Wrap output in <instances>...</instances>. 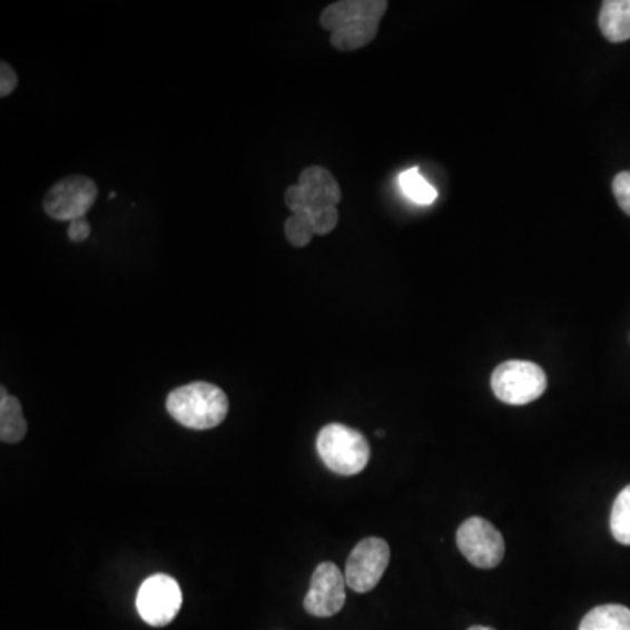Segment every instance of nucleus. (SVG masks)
<instances>
[{"label":"nucleus","mask_w":630,"mask_h":630,"mask_svg":"<svg viewBox=\"0 0 630 630\" xmlns=\"http://www.w3.org/2000/svg\"><path fill=\"white\" fill-rule=\"evenodd\" d=\"M387 8L385 0H342L324 9L321 27L332 33L336 50H361L377 38Z\"/></svg>","instance_id":"nucleus-1"},{"label":"nucleus","mask_w":630,"mask_h":630,"mask_svg":"<svg viewBox=\"0 0 630 630\" xmlns=\"http://www.w3.org/2000/svg\"><path fill=\"white\" fill-rule=\"evenodd\" d=\"M167 410L174 421L195 431L213 430L228 415L225 391L209 382H193L177 387L167 397Z\"/></svg>","instance_id":"nucleus-2"},{"label":"nucleus","mask_w":630,"mask_h":630,"mask_svg":"<svg viewBox=\"0 0 630 630\" xmlns=\"http://www.w3.org/2000/svg\"><path fill=\"white\" fill-rule=\"evenodd\" d=\"M315 446L323 463L336 475H357L370 461L368 440L360 431L344 424L324 426Z\"/></svg>","instance_id":"nucleus-3"},{"label":"nucleus","mask_w":630,"mask_h":630,"mask_svg":"<svg viewBox=\"0 0 630 630\" xmlns=\"http://www.w3.org/2000/svg\"><path fill=\"white\" fill-rule=\"evenodd\" d=\"M547 373L531 361H506L492 373V393L506 405H528L547 391Z\"/></svg>","instance_id":"nucleus-4"},{"label":"nucleus","mask_w":630,"mask_h":630,"mask_svg":"<svg viewBox=\"0 0 630 630\" xmlns=\"http://www.w3.org/2000/svg\"><path fill=\"white\" fill-rule=\"evenodd\" d=\"M287 209L293 213L314 214L336 207L342 200V189L333 174L323 167H307L299 174L298 185L289 186L284 195Z\"/></svg>","instance_id":"nucleus-5"},{"label":"nucleus","mask_w":630,"mask_h":630,"mask_svg":"<svg viewBox=\"0 0 630 630\" xmlns=\"http://www.w3.org/2000/svg\"><path fill=\"white\" fill-rule=\"evenodd\" d=\"M99 197V188L87 176H70L58 180L46 193L45 213L55 222H75L87 217L95 200Z\"/></svg>","instance_id":"nucleus-6"},{"label":"nucleus","mask_w":630,"mask_h":630,"mask_svg":"<svg viewBox=\"0 0 630 630\" xmlns=\"http://www.w3.org/2000/svg\"><path fill=\"white\" fill-rule=\"evenodd\" d=\"M183 604L179 583L168 574H152L140 585L137 593V611L151 627H165L173 622Z\"/></svg>","instance_id":"nucleus-7"},{"label":"nucleus","mask_w":630,"mask_h":630,"mask_svg":"<svg viewBox=\"0 0 630 630\" xmlns=\"http://www.w3.org/2000/svg\"><path fill=\"white\" fill-rule=\"evenodd\" d=\"M391 549L381 538H366L354 547L345 565V581L354 592L375 589L390 565Z\"/></svg>","instance_id":"nucleus-8"},{"label":"nucleus","mask_w":630,"mask_h":630,"mask_svg":"<svg viewBox=\"0 0 630 630\" xmlns=\"http://www.w3.org/2000/svg\"><path fill=\"white\" fill-rule=\"evenodd\" d=\"M455 538L459 550L476 568L492 569L503 561V534L482 516H471L463 522Z\"/></svg>","instance_id":"nucleus-9"},{"label":"nucleus","mask_w":630,"mask_h":630,"mask_svg":"<svg viewBox=\"0 0 630 630\" xmlns=\"http://www.w3.org/2000/svg\"><path fill=\"white\" fill-rule=\"evenodd\" d=\"M345 581L338 565L323 562L315 568L311 578V589L305 595V610L314 617L328 618L342 611L345 606Z\"/></svg>","instance_id":"nucleus-10"},{"label":"nucleus","mask_w":630,"mask_h":630,"mask_svg":"<svg viewBox=\"0 0 630 630\" xmlns=\"http://www.w3.org/2000/svg\"><path fill=\"white\" fill-rule=\"evenodd\" d=\"M599 29L610 42L630 39V0H606L599 13Z\"/></svg>","instance_id":"nucleus-11"},{"label":"nucleus","mask_w":630,"mask_h":630,"mask_svg":"<svg viewBox=\"0 0 630 630\" xmlns=\"http://www.w3.org/2000/svg\"><path fill=\"white\" fill-rule=\"evenodd\" d=\"M27 421L20 402L11 396L6 387L0 390V440L18 443L26 439Z\"/></svg>","instance_id":"nucleus-12"},{"label":"nucleus","mask_w":630,"mask_h":630,"mask_svg":"<svg viewBox=\"0 0 630 630\" xmlns=\"http://www.w3.org/2000/svg\"><path fill=\"white\" fill-rule=\"evenodd\" d=\"M580 630H630V610L622 604L598 606L583 617Z\"/></svg>","instance_id":"nucleus-13"},{"label":"nucleus","mask_w":630,"mask_h":630,"mask_svg":"<svg viewBox=\"0 0 630 630\" xmlns=\"http://www.w3.org/2000/svg\"><path fill=\"white\" fill-rule=\"evenodd\" d=\"M400 186L408 200L419 205H431L439 198V191L419 173V168H410L400 176Z\"/></svg>","instance_id":"nucleus-14"},{"label":"nucleus","mask_w":630,"mask_h":630,"mask_svg":"<svg viewBox=\"0 0 630 630\" xmlns=\"http://www.w3.org/2000/svg\"><path fill=\"white\" fill-rule=\"evenodd\" d=\"M611 534L618 543L630 544V485L614 500L610 516Z\"/></svg>","instance_id":"nucleus-15"},{"label":"nucleus","mask_w":630,"mask_h":630,"mask_svg":"<svg viewBox=\"0 0 630 630\" xmlns=\"http://www.w3.org/2000/svg\"><path fill=\"white\" fill-rule=\"evenodd\" d=\"M284 235L287 242L296 249L307 247L314 238L315 229L312 216L308 213H293L284 223Z\"/></svg>","instance_id":"nucleus-16"},{"label":"nucleus","mask_w":630,"mask_h":630,"mask_svg":"<svg viewBox=\"0 0 630 630\" xmlns=\"http://www.w3.org/2000/svg\"><path fill=\"white\" fill-rule=\"evenodd\" d=\"M312 223H314L315 235H328L338 225L341 214L336 207H328V209L317 210L311 214Z\"/></svg>","instance_id":"nucleus-17"},{"label":"nucleus","mask_w":630,"mask_h":630,"mask_svg":"<svg viewBox=\"0 0 630 630\" xmlns=\"http://www.w3.org/2000/svg\"><path fill=\"white\" fill-rule=\"evenodd\" d=\"M613 195L620 209L630 216V173H620L614 177Z\"/></svg>","instance_id":"nucleus-18"},{"label":"nucleus","mask_w":630,"mask_h":630,"mask_svg":"<svg viewBox=\"0 0 630 630\" xmlns=\"http://www.w3.org/2000/svg\"><path fill=\"white\" fill-rule=\"evenodd\" d=\"M18 87V75L14 72L13 67L9 63L2 62L0 66V97L6 99L9 95H13V91Z\"/></svg>","instance_id":"nucleus-19"},{"label":"nucleus","mask_w":630,"mask_h":630,"mask_svg":"<svg viewBox=\"0 0 630 630\" xmlns=\"http://www.w3.org/2000/svg\"><path fill=\"white\" fill-rule=\"evenodd\" d=\"M91 234V226L88 223L87 217H79V219H75V222L69 223V229H67V235H69L70 240L79 242L87 240Z\"/></svg>","instance_id":"nucleus-20"},{"label":"nucleus","mask_w":630,"mask_h":630,"mask_svg":"<svg viewBox=\"0 0 630 630\" xmlns=\"http://www.w3.org/2000/svg\"><path fill=\"white\" fill-rule=\"evenodd\" d=\"M467 630H494V629H491V627L475 626V627H471V629Z\"/></svg>","instance_id":"nucleus-21"}]
</instances>
